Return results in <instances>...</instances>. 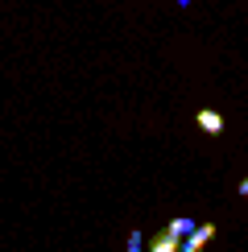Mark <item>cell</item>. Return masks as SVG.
<instances>
[{
    "label": "cell",
    "mask_w": 248,
    "mask_h": 252,
    "mask_svg": "<svg viewBox=\"0 0 248 252\" xmlns=\"http://www.w3.org/2000/svg\"><path fill=\"white\" fill-rule=\"evenodd\" d=\"M236 194H240V198H248V178H244L240 186H236Z\"/></svg>",
    "instance_id": "6"
},
{
    "label": "cell",
    "mask_w": 248,
    "mask_h": 252,
    "mask_svg": "<svg viewBox=\"0 0 248 252\" xmlns=\"http://www.w3.org/2000/svg\"><path fill=\"white\" fill-rule=\"evenodd\" d=\"M178 244H182L178 236L161 232V236H153V240H149V252H178Z\"/></svg>",
    "instance_id": "3"
},
{
    "label": "cell",
    "mask_w": 248,
    "mask_h": 252,
    "mask_svg": "<svg viewBox=\"0 0 248 252\" xmlns=\"http://www.w3.org/2000/svg\"><path fill=\"white\" fill-rule=\"evenodd\" d=\"M141 248H145V236H141V232H132V236H128V248H124V252H141Z\"/></svg>",
    "instance_id": "5"
},
{
    "label": "cell",
    "mask_w": 248,
    "mask_h": 252,
    "mask_svg": "<svg viewBox=\"0 0 248 252\" xmlns=\"http://www.w3.org/2000/svg\"><path fill=\"white\" fill-rule=\"evenodd\" d=\"M215 232H219L215 223H199V227H194L190 236H182L178 252H203V244H207V240H215Z\"/></svg>",
    "instance_id": "1"
},
{
    "label": "cell",
    "mask_w": 248,
    "mask_h": 252,
    "mask_svg": "<svg viewBox=\"0 0 248 252\" xmlns=\"http://www.w3.org/2000/svg\"><path fill=\"white\" fill-rule=\"evenodd\" d=\"M194 124H199L203 132H211V136H219V132H223V116H219V112H211V108H203L199 116H194Z\"/></svg>",
    "instance_id": "2"
},
{
    "label": "cell",
    "mask_w": 248,
    "mask_h": 252,
    "mask_svg": "<svg viewBox=\"0 0 248 252\" xmlns=\"http://www.w3.org/2000/svg\"><path fill=\"white\" fill-rule=\"evenodd\" d=\"M165 232L182 240V236H190V232H194V219H190V215H178V219H170V227H165Z\"/></svg>",
    "instance_id": "4"
}]
</instances>
